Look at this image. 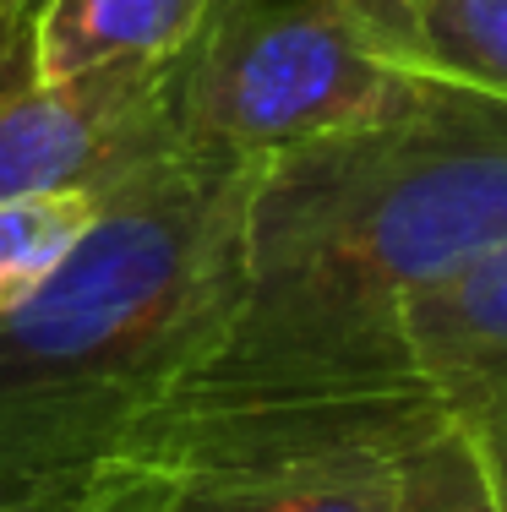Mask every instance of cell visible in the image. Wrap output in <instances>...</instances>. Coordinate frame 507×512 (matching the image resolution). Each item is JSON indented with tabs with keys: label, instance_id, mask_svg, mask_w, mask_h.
I'll return each instance as SVG.
<instances>
[{
	"label": "cell",
	"instance_id": "1",
	"mask_svg": "<svg viewBox=\"0 0 507 512\" xmlns=\"http://www.w3.org/2000/svg\"><path fill=\"white\" fill-rule=\"evenodd\" d=\"M507 246V104L415 82L398 109L257 169L219 344L110 480L448 436L404 311Z\"/></svg>",
	"mask_w": 507,
	"mask_h": 512
},
{
	"label": "cell",
	"instance_id": "2",
	"mask_svg": "<svg viewBox=\"0 0 507 512\" xmlns=\"http://www.w3.org/2000/svg\"><path fill=\"white\" fill-rule=\"evenodd\" d=\"M257 169L186 148L137 169L0 311V491L77 507L137 453L229 322Z\"/></svg>",
	"mask_w": 507,
	"mask_h": 512
},
{
	"label": "cell",
	"instance_id": "3",
	"mask_svg": "<svg viewBox=\"0 0 507 512\" xmlns=\"http://www.w3.org/2000/svg\"><path fill=\"white\" fill-rule=\"evenodd\" d=\"M415 82L371 50L344 0H224L191 44L180 148L268 164L388 115Z\"/></svg>",
	"mask_w": 507,
	"mask_h": 512
},
{
	"label": "cell",
	"instance_id": "4",
	"mask_svg": "<svg viewBox=\"0 0 507 512\" xmlns=\"http://www.w3.org/2000/svg\"><path fill=\"white\" fill-rule=\"evenodd\" d=\"M191 50L164 60H104L60 82L0 93V202L44 191H115L180 153V88Z\"/></svg>",
	"mask_w": 507,
	"mask_h": 512
},
{
	"label": "cell",
	"instance_id": "5",
	"mask_svg": "<svg viewBox=\"0 0 507 512\" xmlns=\"http://www.w3.org/2000/svg\"><path fill=\"white\" fill-rule=\"evenodd\" d=\"M404 333L448 436L507 512V246L409 300Z\"/></svg>",
	"mask_w": 507,
	"mask_h": 512
},
{
	"label": "cell",
	"instance_id": "6",
	"mask_svg": "<svg viewBox=\"0 0 507 512\" xmlns=\"http://www.w3.org/2000/svg\"><path fill=\"white\" fill-rule=\"evenodd\" d=\"M442 447L448 436L426 453H306L137 485L148 512H426Z\"/></svg>",
	"mask_w": 507,
	"mask_h": 512
},
{
	"label": "cell",
	"instance_id": "7",
	"mask_svg": "<svg viewBox=\"0 0 507 512\" xmlns=\"http://www.w3.org/2000/svg\"><path fill=\"white\" fill-rule=\"evenodd\" d=\"M371 50L409 77L507 104V0H344Z\"/></svg>",
	"mask_w": 507,
	"mask_h": 512
},
{
	"label": "cell",
	"instance_id": "8",
	"mask_svg": "<svg viewBox=\"0 0 507 512\" xmlns=\"http://www.w3.org/2000/svg\"><path fill=\"white\" fill-rule=\"evenodd\" d=\"M224 0H50L33 33V82L104 60H164L202 39Z\"/></svg>",
	"mask_w": 507,
	"mask_h": 512
},
{
	"label": "cell",
	"instance_id": "9",
	"mask_svg": "<svg viewBox=\"0 0 507 512\" xmlns=\"http://www.w3.org/2000/svg\"><path fill=\"white\" fill-rule=\"evenodd\" d=\"M99 202L104 197L93 191H44V197L0 202V311H11L55 273L60 256L93 224Z\"/></svg>",
	"mask_w": 507,
	"mask_h": 512
},
{
	"label": "cell",
	"instance_id": "10",
	"mask_svg": "<svg viewBox=\"0 0 507 512\" xmlns=\"http://www.w3.org/2000/svg\"><path fill=\"white\" fill-rule=\"evenodd\" d=\"M50 0H0V93L33 82V33Z\"/></svg>",
	"mask_w": 507,
	"mask_h": 512
},
{
	"label": "cell",
	"instance_id": "11",
	"mask_svg": "<svg viewBox=\"0 0 507 512\" xmlns=\"http://www.w3.org/2000/svg\"><path fill=\"white\" fill-rule=\"evenodd\" d=\"M426 512H497L486 496V485H480V469L469 463V453L448 436V447H442V463H437V485H431V502Z\"/></svg>",
	"mask_w": 507,
	"mask_h": 512
},
{
	"label": "cell",
	"instance_id": "12",
	"mask_svg": "<svg viewBox=\"0 0 507 512\" xmlns=\"http://www.w3.org/2000/svg\"><path fill=\"white\" fill-rule=\"evenodd\" d=\"M71 512H148V496H142L137 480H104L99 491H88Z\"/></svg>",
	"mask_w": 507,
	"mask_h": 512
},
{
	"label": "cell",
	"instance_id": "13",
	"mask_svg": "<svg viewBox=\"0 0 507 512\" xmlns=\"http://www.w3.org/2000/svg\"><path fill=\"white\" fill-rule=\"evenodd\" d=\"M0 512H71V507H44V502H33V496H11V491H0Z\"/></svg>",
	"mask_w": 507,
	"mask_h": 512
}]
</instances>
